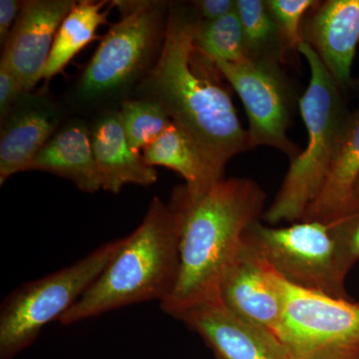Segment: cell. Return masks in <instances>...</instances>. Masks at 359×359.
Returning a JSON list of instances; mask_svg holds the SVG:
<instances>
[{
    "instance_id": "ffe728a7",
    "label": "cell",
    "mask_w": 359,
    "mask_h": 359,
    "mask_svg": "<svg viewBox=\"0 0 359 359\" xmlns=\"http://www.w3.org/2000/svg\"><path fill=\"white\" fill-rule=\"evenodd\" d=\"M236 9L244 32L248 58L278 62L283 48V42L266 1L237 0Z\"/></svg>"
},
{
    "instance_id": "ac0fdd59",
    "label": "cell",
    "mask_w": 359,
    "mask_h": 359,
    "mask_svg": "<svg viewBox=\"0 0 359 359\" xmlns=\"http://www.w3.org/2000/svg\"><path fill=\"white\" fill-rule=\"evenodd\" d=\"M143 158L150 166L169 168L185 180L184 189L191 202L201 199L224 180L215 173L190 137L174 122L144 149Z\"/></svg>"
},
{
    "instance_id": "d4e9b609",
    "label": "cell",
    "mask_w": 359,
    "mask_h": 359,
    "mask_svg": "<svg viewBox=\"0 0 359 359\" xmlns=\"http://www.w3.org/2000/svg\"><path fill=\"white\" fill-rule=\"evenodd\" d=\"M20 82L13 71L0 61V118L4 120L22 95Z\"/></svg>"
},
{
    "instance_id": "d6986e66",
    "label": "cell",
    "mask_w": 359,
    "mask_h": 359,
    "mask_svg": "<svg viewBox=\"0 0 359 359\" xmlns=\"http://www.w3.org/2000/svg\"><path fill=\"white\" fill-rule=\"evenodd\" d=\"M107 1L77 2L59 28L50 55L40 80L52 79L95 37L97 28L106 23L110 9L103 11Z\"/></svg>"
},
{
    "instance_id": "9a60e30c",
    "label": "cell",
    "mask_w": 359,
    "mask_h": 359,
    "mask_svg": "<svg viewBox=\"0 0 359 359\" xmlns=\"http://www.w3.org/2000/svg\"><path fill=\"white\" fill-rule=\"evenodd\" d=\"M90 131L103 190L117 194L129 184L150 186L157 182L155 168L130 147L119 110L103 113Z\"/></svg>"
},
{
    "instance_id": "277c9868",
    "label": "cell",
    "mask_w": 359,
    "mask_h": 359,
    "mask_svg": "<svg viewBox=\"0 0 359 359\" xmlns=\"http://www.w3.org/2000/svg\"><path fill=\"white\" fill-rule=\"evenodd\" d=\"M297 51L311 69L308 88L299 100L308 145L290 160L280 190L264 212V219L271 224L283 221L297 223L304 218L327 180L351 114L339 85L313 47L302 41Z\"/></svg>"
},
{
    "instance_id": "7402d4cb",
    "label": "cell",
    "mask_w": 359,
    "mask_h": 359,
    "mask_svg": "<svg viewBox=\"0 0 359 359\" xmlns=\"http://www.w3.org/2000/svg\"><path fill=\"white\" fill-rule=\"evenodd\" d=\"M122 127L130 147L136 154L171 125V118L155 101L147 98L126 99L119 110Z\"/></svg>"
},
{
    "instance_id": "7a4b0ae2",
    "label": "cell",
    "mask_w": 359,
    "mask_h": 359,
    "mask_svg": "<svg viewBox=\"0 0 359 359\" xmlns=\"http://www.w3.org/2000/svg\"><path fill=\"white\" fill-rule=\"evenodd\" d=\"M184 222L180 273L172 294L161 302L178 320L187 311L218 299L219 283L244 244V236L263 215L266 195L252 180L224 179L197 201L178 188Z\"/></svg>"
},
{
    "instance_id": "7c38bea8",
    "label": "cell",
    "mask_w": 359,
    "mask_h": 359,
    "mask_svg": "<svg viewBox=\"0 0 359 359\" xmlns=\"http://www.w3.org/2000/svg\"><path fill=\"white\" fill-rule=\"evenodd\" d=\"M178 320L199 335L216 359H287L275 335L241 320L219 299L194 306Z\"/></svg>"
},
{
    "instance_id": "5b68a950",
    "label": "cell",
    "mask_w": 359,
    "mask_h": 359,
    "mask_svg": "<svg viewBox=\"0 0 359 359\" xmlns=\"http://www.w3.org/2000/svg\"><path fill=\"white\" fill-rule=\"evenodd\" d=\"M126 242L114 238L70 266L23 283L0 306V359H14L58 320L93 285Z\"/></svg>"
},
{
    "instance_id": "6da1fadb",
    "label": "cell",
    "mask_w": 359,
    "mask_h": 359,
    "mask_svg": "<svg viewBox=\"0 0 359 359\" xmlns=\"http://www.w3.org/2000/svg\"><path fill=\"white\" fill-rule=\"evenodd\" d=\"M198 18L195 11L171 6L157 62L142 82L140 91L144 98L159 104L224 179L229 161L250 149L249 134L238 119L216 62L196 46Z\"/></svg>"
},
{
    "instance_id": "3957f363",
    "label": "cell",
    "mask_w": 359,
    "mask_h": 359,
    "mask_svg": "<svg viewBox=\"0 0 359 359\" xmlns=\"http://www.w3.org/2000/svg\"><path fill=\"white\" fill-rule=\"evenodd\" d=\"M183 222L178 189L169 203L153 198L140 226L59 323L71 325L132 304L164 302L178 280Z\"/></svg>"
},
{
    "instance_id": "8fae6325",
    "label": "cell",
    "mask_w": 359,
    "mask_h": 359,
    "mask_svg": "<svg viewBox=\"0 0 359 359\" xmlns=\"http://www.w3.org/2000/svg\"><path fill=\"white\" fill-rule=\"evenodd\" d=\"M218 299L241 320L266 328L276 337L283 313L276 273L245 244L222 278Z\"/></svg>"
},
{
    "instance_id": "30bf717a",
    "label": "cell",
    "mask_w": 359,
    "mask_h": 359,
    "mask_svg": "<svg viewBox=\"0 0 359 359\" xmlns=\"http://www.w3.org/2000/svg\"><path fill=\"white\" fill-rule=\"evenodd\" d=\"M76 4L74 0L22 1L1 62L13 71L23 93H30L39 83L59 28Z\"/></svg>"
},
{
    "instance_id": "83f0119b",
    "label": "cell",
    "mask_w": 359,
    "mask_h": 359,
    "mask_svg": "<svg viewBox=\"0 0 359 359\" xmlns=\"http://www.w3.org/2000/svg\"><path fill=\"white\" fill-rule=\"evenodd\" d=\"M355 201H359V178L356 182L355 188H354L353 202H355Z\"/></svg>"
},
{
    "instance_id": "e0dca14e",
    "label": "cell",
    "mask_w": 359,
    "mask_h": 359,
    "mask_svg": "<svg viewBox=\"0 0 359 359\" xmlns=\"http://www.w3.org/2000/svg\"><path fill=\"white\" fill-rule=\"evenodd\" d=\"M358 178L359 108L351 113L327 180L302 221L328 223L341 216L353 204Z\"/></svg>"
},
{
    "instance_id": "cb8c5ba5",
    "label": "cell",
    "mask_w": 359,
    "mask_h": 359,
    "mask_svg": "<svg viewBox=\"0 0 359 359\" xmlns=\"http://www.w3.org/2000/svg\"><path fill=\"white\" fill-rule=\"evenodd\" d=\"M328 223L334 226L335 233L355 264L359 259V201L353 202L339 218Z\"/></svg>"
},
{
    "instance_id": "52a82bcc",
    "label": "cell",
    "mask_w": 359,
    "mask_h": 359,
    "mask_svg": "<svg viewBox=\"0 0 359 359\" xmlns=\"http://www.w3.org/2000/svg\"><path fill=\"white\" fill-rule=\"evenodd\" d=\"M121 20L110 28L78 83L84 102H96L126 91L146 72L166 32V4L115 1Z\"/></svg>"
},
{
    "instance_id": "603a6c76",
    "label": "cell",
    "mask_w": 359,
    "mask_h": 359,
    "mask_svg": "<svg viewBox=\"0 0 359 359\" xmlns=\"http://www.w3.org/2000/svg\"><path fill=\"white\" fill-rule=\"evenodd\" d=\"M266 4L278 25L283 47L297 50L304 41L302 18L318 2L314 0H268Z\"/></svg>"
},
{
    "instance_id": "4fadbf2b",
    "label": "cell",
    "mask_w": 359,
    "mask_h": 359,
    "mask_svg": "<svg viewBox=\"0 0 359 359\" xmlns=\"http://www.w3.org/2000/svg\"><path fill=\"white\" fill-rule=\"evenodd\" d=\"M63 114L43 94L25 93L1 120L0 185L9 177L29 171L35 157L56 133Z\"/></svg>"
},
{
    "instance_id": "44dd1931",
    "label": "cell",
    "mask_w": 359,
    "mask_h": 359,
    "mask_svg": "<svg viewBox=\"0 0 359 359\" xmlns=\"http://www.w3.org/2000/svg\"><path fill=\"white\" fill-rule=\"evenodd\" d=\"M194 41L215 62L238 63L248 59L244 32L237 9L214 21L198 18Z\"/></svg>"
},
{
    "instance_id": "9c48e42d",
    "label": "cell",
    "mask_w": 359,
    "mask_h": 359,
    "mask_svg": "<svg viewBox=\"0 0 359 359\" xmlns=\"http://www.w3.org/2000/svg\"><path fill=\"white\" fill-rule=\"evenodd\" d=\"M216 65L244 104L249 120L250 148L269 146L290 160L297 157L299 148L287 134L289 91L278 62L248 58L238 63L217 61Z\"/></svg>"
},
{
    "instance_id": "8992f818",
    "label": "cell",
    "mask_w": 359,
    "mask_h": 359,
    "mask_svg": "<svg viewBox=\"0 0 359 359\" xmlns=\"http://www.w3.org/2000/svg\"><path fill=\"white\" fill-rule=\"evenodd\" d=\"M244 244L292 285L349 299L346 278L354 263L332 224L302 221L271 228L257 221L245 231Z\"/></svg>"
},
{
    "instance_id": "2e32d148",
    "label": "cell",
    "mask_w": 359,
    "mask_h": 359,
    "mask_svg": "<svg viewBox=\"0 0 359 359\" xmlns=\"http://www.w3.org/2000/svg\"><path fill=\"white\" fill-rule=\"evenodd\" d=\"M29 171L47 172L69 180L86 193L102 189L92 148L91 131L79 120L56 132L35 157Z\"/></svg>"
},
{
    "instance_id": "5bb4252c",
    "label": "cell",
    "mask_w": 359,
    "mask_h": 359,
    "mask_svg": "<svg viewBox=\"0 0 359 359\" xmlns=\"http://www.w3.org/2000/svg\"><path fill=\"white\" fill-rule=\"evenodd\" d=\"M302 39L320 56L339 88L351 83L359 44V0H328L302 29Z\"/></svg>"
},
{
    "instance_id": "ba28073f",
    "label": "cell",
    "mask_w": 359,
    "mask_h": 359,
    "mask_svg": "<svg viewBox=\"0 0 359 359\" xmlns=\"http://www.w3.org/2000/svg\"><path fill=\"white\" fill-rule=\"evenodd\" d=\"M276 273L283 299L276 337L287 359H359V302L302 289Z\"/></svg>"
},
{
    "instance_id": "484cf974",
    "label": "cell",
    "mask_w": 359,
    "mask_h": 359,
    "mask_svg": "<svg viewBox=\"0 0 359 359\" xmlns=\"http://www.w3.org/2000/svg\"><path fill=\"white\" fill-rule=\"evenodd\" d=\"M194 11L201 20L214 21L233 13L236 9L233 0H200L193 2Z\"/></svg>"
},
{
    "instance_id": "4316f807",
    "label": "cell",
    "mask_w": 359,
    "mask_h": 359,
    "mask_svg": "<svg viewBox=\"0 0 359 359\" xmlns=\"http://www.w3.org/2000/svg\"><path fill=\"white\" fill-rule=\"evenodd\" d=\"M21 6H22V1H18V0L0 1V43L2 45L6 44L15 25Z\"/></svg>"
}]
</instances>
